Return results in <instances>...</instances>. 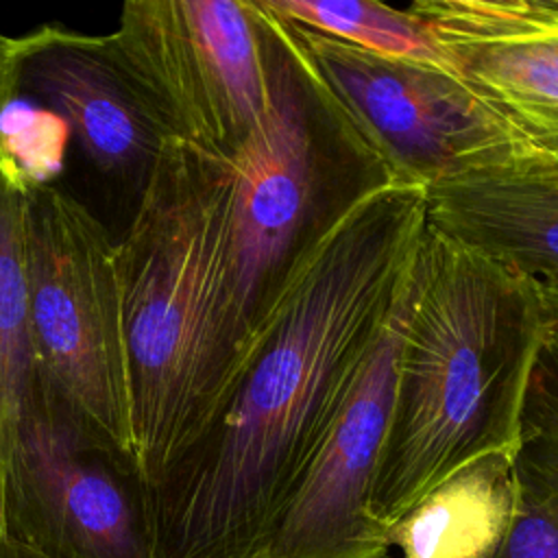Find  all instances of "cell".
Here are the masks:
<instances>
[{"instance_id": "6da1fadb", "label": "cell", "mask_w": 558, "mask_h": 558, "mask_svg": "<svg viewBox=\"0 0 558 558\" xmlns=\"http://www.w3.org/2000/svg\"><path fill=\"white\" fill-rule=\"evenodd\" d=\"M425 229V190L362 203L290 286L194 442L142 486L153 558H270Z\"/></svg>"}, {"instance_id": "7a4b0ae2", "label": "cell", "mask_w": 558, "mask_h": 558, "mask_svg": "<svg viewBox=\"0 0 558 558\" xmlns=\"http://www.w3.org/2000/svg\"><path fill=\"white\" fill-rule=\"evenodd\" d=\"M549 318L536 283L427 227L405 292L371 517L386 530L462 466L512 453Z\"/></svg>"}, {"instance_id": "3957f363", "label": "cell", "mask_w": 558, "mask_h": 558, "mask_svg": "<svg viewBox=\"0 0 558 558\" xmlns=\"http://www.w3.org/2000/svg\"><path fill=\"white\" fill-rule=\"evenodd\" d=\"M229 203L231 163L170 140L116 242L142 486L205 429L233 375Z\"/></svg>"}, {"instance_id": "277c9868", "label": "cell", "mask_w": 558, "mask_h": 558, "mask_svg": "<svg viewBox=\"0 0 558 558\" xmlns=\"http://www.w3.org/2000/svg\"><path fill=\"white\" fill-rule=\"evenodd\" d=\"M255 4L268 102L262 122L229 161L233 373L320 246L362 203L395 185L388 166L316 76L288 24L262 0Z\"/></svg>"}, {"instance_id": "5b68a950", "label": "cell", "mask_w": 558, "mask_h": 558, "mask_svg": "<svg viewBox=\"0 0 558 558\" xmlns=\"http://www.w3.org/2000/svg\"><path fill=\"white\" fill-rule=\"evenodd\" d=\"M26 290L37 397L135 471L116 240L78 198L52 183L31 192Z\"/></svg>"}, {"instance_id": "8992f818", "label": "cell", "mask_w": 558, "mask_h": 558, "mask_svg": "<svg viewBox=\"0 0 558 558\" xmlns=\"http://www.w3.org/2000/svg\"><path fill=\"white\" fill-rule=\"evenodd\" d=\"M107 39L170 140L231 161L262 122L255 0H129Z\"/></svg>"}, {"instance_id": "52a82bcc", "label": "cell", "mask_w": 558, "mask_h": 558, "mask_svg": "<svg viewBox=\"0 0 558 558\" xmlns=\"http://www.w3.org/2000/svg\"><path fill=\"white\" fill-rule=\"evenodd\" d=\"M283 22L327 92L384 159L395 183L425 190L525 153L451 70L377 54Z\"/></svg>"}, {"instance_id": "ba28073f", "label": "cell", "mask_w": 558, "mask_h": 558, "mask_svg": "<svg viewBox=\"0 0 558 558\" xmlns=\"http://www.w3.org/2000/svg\"><path fill=\"white\" fill-rule=\"evenodd\" d=\"M7 534L52 558H153L135 471L37 397L7 482Z\"/></svg>"}, {"instance_id": "9c48e42d", "label": "cell", "mask_w": 558, "mask_h": 558, "mask_svg": "<svg viewBox=\"0 0 558 558\" xmlns=\"http://www.w3.org/2000/svg\"><path fill=\"white\" fill-rule=\"evenodd\" d=\"M405 292L408 283L286 510L270 558H388L368 499L392 408Z\"/></svg>"}, {"instance_id": "30bf717a", "label": "cell", "mask_w": 558, "mask_h": 558, "mask_svg": "<svg viewBox=\"0 0 558 558\" xmlns=\"http://www.w3.org/2000/svg\"><path fill=\"white\" fill-rule=\"evenodd\" d=\"M410 11L514 144L558 159V0H416Z\"/></svg>"}, {"instance_id": "8fae6325", "label": "cell", "mask_w": 558, "mask_h": 558, "mask_svg": "<svg viewBox=\"0 0 558 558\" xmlns=\"http://www.w3.org/2000/svg\"><path fill=\"white\" fill-rule=\"evenodd\" d=\"M13 68L17 92L57 113L100 174L142 190L170 137L107 35L39 26L13 37Z\"/></svg>"}, {"instance_id": "7c38bea8", "label": "cell", "mask_w": 558, "mask_h": 558, "mask_svg": "<svg viewBox=\"0 0 558 558\" xmlns=\"http://www.w3.org/2000/svg\"><path fill=\"white\" fill-rule=\"evenodd\" d=\"M425 222L536 283L558 281V159L517 153L425 187Z\"/></svg>"}, {"instance_id": "4fadbf2b", "label": "cell", "mask_w": 558, "mask_h": 558, "mask_svg": "<svg viewBox=\"0 0 558 558\" xmlns=\"http://www.w3.org/2000/svg\"><path fill=\"white\" fill-rule=\"evenodd\" d=\"M517 504L512 453L484 456L423 495L386 527L403 558H493Z\"/></svg>"}, {"instance_id": "5bb4252c", "label": "cell", "mask_w": 558, "mask_h": 558, "mask_svg": "<svg viewBox=\"0 0 558 558\" xmlns=\"http://www.w3.org/2000/svg\"><path fill=\"white\" fill-rule=\"evenodd\" d=\"M31 183L0 150V532L11 464L37 405V368L28 327L26 235Z\"/></svg>"}, {"instance_id": "9a60e30c", "label": "cell", "mask_w": 558, "mask_h": 558, "mask_svg": "<svg viewBox=\"0 0 558 558\" xmlns=\"http://www.w3.org/2000/svg\"><path fill=\"white\" fill-rule=\"evenodd\" d=\"M268 11L299 26L357 48L447 68L429 24L410 9L377 0H262ZM449 70V68H447Z\"/></svg>"}, {"instance_id": "2e32d148", "label": "cell", "mask_w": 558, "mask_h": 558, "mask_svg": "<svg viewBox=\"0 0 558 558\" xmlns=\"http://www.w3.org/2000/svg\"><path fill=\"white\" fill-rule=\"evenodd\" d=\"M517 490L558 512V325L538 344L512 451Z\"/></svg>"}, {"instance_id": "e0dca14e", "label": "cell", "mask_w": 558, "mask_h": 558, "mask_svg": "<svg viewBox=\"0 0 558 558\" xmlns=\"http://www.w3.org/2000/svg\"><path fill=\"white\" fill-rule=\"evenodd\" d=\"M70 137L65 122L46 107H33L15 96L0 109V150L20 168L31 187L50 185Z\"/></svg>"}, {"instance_id": "ac0fdd59", "label": "cell", "mask_w": 558, "mask_h": 558, "mask_svg": "<svg viewBox=\"0 0 558 558\" xmlns=\"http://www.w3.org/2000/svg\"><path fill=\"white\" fill-rule=\"evenodd\" d=\"M493 558H558V512L517 490L510 527Z\"/></svg>"}, {"instance_id": "d6986e66", "label": "cell", "mask_w": 558, "mask_h": 558, "mask_svg": "<svg viewBox=\"0 0 558 558\" xmlns=\"http://www.w3.org/2000/svg\"><path fill=\"white\" fill-rule=\"evenodd\" d=\"M17 96L13 68V37L0 33V109Z\"/></svg>"}, {"instance_id": "ffe728a7", "label": "cell", "mask_w": 558, "mask_h": 558, "mask_svg": "<svg viewBox=\"0 0 558 558\" xmlns=\"http://www.w3.org/2000/svg\"><path fill=\"white\" fill-rule=\"evenodd\" d=\"M0 558H52V556L37 551L35 547L13 538L7 532H0Z\"/></svg>"}, {"instance_id": "44dd1931", "label": "cell", "mask_w": 558, "mask_h": 558, "mask_svg": "<svg viewBox=\"0 0 558 558\" xmlns=\"http://www.w3.org/2000/svg\"><path fill=\"white\" fill-rule=\"evenodd\" d=\"M543 303H545V312L549 323L558 325V281L556 283H547V286H538Z\"/></svg>"}]
</instances>
